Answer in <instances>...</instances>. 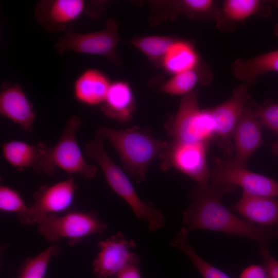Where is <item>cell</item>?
<instances>
[{
	"label": "cell",
	"instance_id": "34",
	"mask_svg": "<svg viewBox=\"0 0 278 278\" xmlns=\"http://www.w3.org/2000/svg\"><path fill=\"white\" fill-rule=\"evenodd\" d=\"M274 33L276 36L278 37V23H277L274 27Z\"/></svg>",
	"mask_w": 278,
	"mask_h": 278
},
{
	"label": "cell",
	"instance_id": "4",
	"mask_svg": "<svg viewBox=\"0 0 278 278\" xmlns=\"http://www.w3.org/2000/svg\"><path fill=\"white\" fill-rule=\"evenodd\" d=\"M164 127L168 135L176 141L198 143L215 139L210 108L199 107L196 90L183 96L177 113L167 118Z\"/></svg>",
	"mask_w": 278,
	"mask_h": 278
},
{
	"label": "cell",
	"instance_id": "16",
	"mask_svg": "<svg viewBox=\"0 0 278 278\" xmlns=\"http://www.w3.org/2000/svg\"><path fill=\"white\" fill-rule=\"evenodd\" d=\"M0 113L19 125L23 131L30 132L36 118L33 105L19 83L4 82L0 92Z\"/></svg>",
	"mask_w": 278,
	"mask_h": 278
},
{
	"label": "cell",
	"instance_id": "15",
	"mask_svg": "<svg viewBox=\"0 0 278 278\" xmlns=\"http://www.w3.org/2000/svg\"><path fill=\"white\" fill-rule=\"evenodd\" d=\"M262 126L255 110L246 106L232 134L234 162L247 167L249 158L263 144Z\"/></svg>",
	"mask_w": 278,
	"mask_h": 278
},
{
	"label": "cell",
	"instance_id": "1",
	"mask_svg": "<svg viewBox=\"0 0 278 278\" xmlns=\"http://www.w3.org/2000/svg\"><path fill=\"white\" fill-rule=\"evenodd\" d=\"M224 193L210 185L203 190L197 187L189 194L191 203L183 214L182 222L188 232L197 230L218 231L256 241L260 247L278 239V227L252 223L236 216L222 204Z\"/></svg>",
	"mask_w": 278,
	"mask_h": 278
},
{
	"label": "cell",
	"instance_id": "32",
	"mask_svg": "<svg viewBox=\"0 0 278 278\" xmlns=\"http://www.w3.org/2000/svg\"><path fill=\"white\" fill-rule=\"evenodd\" d=\"M140 264L131 265L123 270L116 278H142Z\"/></svg>",
	"mask_w": 278,
	"mask_h": 278
},
{
	"label": "cell",
	"instance_id": "22",
	"mask_svg": "<svg viewBox=\"0 0 278 278\" xmlns=\"http://www.w3.org/2000/svg\"><path fill=\"white\" fill-rule=\"evenodd\" d=\"M189 232L182 227L170 242L171 246L184 252L192 262L203 278H231L228 274L201 257L188 241Z\"/></svg>",
	"mask_w": 278,
	"mask_h": 278
},
{
	"label": "cell",
	"instance_id": "3",
	"mask_svg": "<svg viewBox=\"0 0 278 278\" xmlns=\"http://www.w3.org/2000/svg\"><path fill=\"white\" fill-rule=\"evenodd\" d=\"M104 140L97 130L94 137L85 145V154L98 164L111 188L129 204L137 218L147 223L149 231L163 228L166 223L164 215L153 203L140 198L126 175L107 153Z\"/></svg>",
	"mask_w": 278,
	"mask_h": 278
},
{
	"label": "cell",
	"instance_id": "19",
	"mask_svg": "<svg viewBox=\"0 0 278 278\" xmlns=\"http://www.w3.org/2000/svg\"><path fill=\"white\" fill-rule=\"evenodd\" d=\"M111 82L102 72L88 68L75 79L73 94L78 102L89 106L101 105L104 101Z\"/></svg>",
	"mask_w": 278,
	"mask_h": 278
},
{
	"label": "cell",
	"instance_id": "8",
	"mask_svg": "<svg viewBox=\"0 0 278 278\" xmlns=\"http://www.w3.org/2000/svg\"><path fill=\"white\" fill-rule=\"evenodd\" d=\"M119 42L118 26L113 19H108L102 30L87 32H75L71 24L60 37L55 45L59 54L66 51L102 56L115 64L120 61L116 54V47Z\"/></svg>",
	"mask_w": 278,
	"mask_h": 278
},
{
	"label": "cell",
	"instance_id": "21",
	"mask_svg": "<svg viewBox=\"0 0 278 278\" xmlns=\"http://www.w3.org/2000/svg\"><path fill=\"white\" fill-rule=\"evenodd\" d=\"M199 57L194 46L184 41H175L162 62L163 67L173 75L197 69Z\"/></svg>",
	"mask_w": 278,
	"mask_h": 278
},
{
	"label": "cell",
	"instance_id": "13",
	"mask_svg": "<svg viewBox=\"0 0 278 278\" xmlns=\"http://www.w3.org/2000/svg\"><path fill=\"white\" fill-rule=\"evenodd\" d=\"M3 156L17 170L32 169L39 174L52 175L55 167L51 157V147L42 142L33 144L11 140L1 146Z\"/></svg>",
	"mask_w": 278,
	"mask_h": 278
},
{
	"label": "cell",
	"instance_id": "14",
	"mask_svg": "<svg viewBox=\"0 0 278 278\" xmlns=\"http://www.w3.org/2000/svg\"><path fill=\"white\" fill-rule=\"evenodd\" d=\"M83 0H40L36 6L34 18L47 31H65L85 11Z\"/></svg>",
	"mask_w": 278,
	"mask_h": 278
},
{
	"label": "cell",
	"instance_id": "24",
	"mask_svg": "<svg viewBox=\"0 0 278 278\" xmlns=\"http://www.w3.org/2000/svg\"><path fill=\"white\" fill-rule=\"evenodd\" d=\"M61 252L60 246L53 245L33 258L27 259L21 268L18 278H44L51 259Z\"/></svg>",
	"mask_w": 278,
	"mask_h": 278
},
{
	"label": "cell",
	"instance_id": "11",
	"mask_svg": "<svg viewBox=\"0 0 278 278\" xmlns=\"http://www.w3.org/2000/svg\"><path fill=\"white\" fill-rule=\"evenodd\" d=\"M81 123L76 115L68 118L59 140L51 147V157L56 168H61L68 174L79 175L89 180L95 176L97 168L86 161L79 146L77 132Z\"/></svg>",
	"mask_w": 278,
	"mask_h": 278
},
{
	"label": "cell",
	"instance_id": "5",
	"mask_svg": "<svg viewBox=\"0 0 278 278\" xmlns=\"http://www.w3.org/2000/svg\"><path fill=\"white\" fill-rule=\"evenodd\" d=\"M108 227L96 211H73L48 215L37 224V231L48 241L66 239L74 246L88 236L105 232Z\"/></svg>",
	"mask_w": 278,
	"mask_h": 278
},
{
	"label": "cell",
	"instance_id": "12",
	"mask_svg": "<svg viewBox=\"0 0 278 278\" xmlns=\"http://www.w3.org/2000/svg\"><path fill=\"white\" fill-rule=\"evenodd\" d=\"M249 87L246 84H241L233 90L231 96L226 100L210 108L215 139L228 155L233 151L231 140L234 130L250 99Z\"/></svg>",
	"mask_w": 278,
	"mask_h": 278
},
{
	"label": "cell",
	"instance_id": "31",
	"mask_svg": "<svg viewBox=\"0 0 278 278\" xmlns=\"http://www.w3.org/2000/svg\"><path fill=\"white\" fill-rule=\"evenodd\" d=\"M239 278H268L263 265L253 264L245 268Z\"/></svg>",
	"mask_w": 278,
	"mask_h": 278
},
{
	"label": "cell",
	"instance_id": "18",
	"mask_svg": "<svg viewBox=\"0 0 278 278\" xmlns=\"http://www.w3.org/2000/svg\"><path fill=\"white\" fill-rule=\"evenodd\" d=\"M135 100L130 85L122 81L111 82L105 99L100 105L102 113L107 117L121 123L133 118Z\"/></svg>",
	"mask_w": 278,
	"mask_h": 278
},
{
	"label": "cell",
	"instance_id": "23",
	"mask_svg": "<svg viewBox=\"0 0 278 278\" xmlns=\"http://www.w3.org/2000/svg\"><path fill=\"white\" fill-rule=\"evenodd\" d=\"M263 7V2L258 0H226L222 4L220 20L241 22L258 13Z\"/></svg>",
	"mask_w": 278,
	"mask_h": 278
},
{
	"label": "cell",
	"instance_id": "25",
	"mask_svg": "<svg viewBox=\"0 0 278 278\" xmlns=\"http://www.w3.org/2000/svg\"><path fill=\"white\" fill-rule=\"evenodd\" d=\"M174 41L167 37L149 36L135 38L132 41V44L151 60L162 62Z\"/></svg>",
	"mask_w": 278,
	"mask_h": 278
},
{
	"label": "cell",
	"instance_id": "29",
	"mask_svg": "<svg viewBox=\"0 0 278 278\" xmlns=\"http://www.w3.org/2000/svg\"><path fill=\"white\" fill-rule=\"evenodd\" d=\"M255 113L263 126L278 134V103L260 107L255 110Z\"/></svg>",
	"mask_w": 278,
	"mask_h": 278
},
{
	"label": "cell",
	"instance_id": "17",
	"mask_svg": "<svg viewBox=\"0 0 278 278\" xmlns=\"http://www.w3.org/2000/svg\"><path fill=\"white\" fill-rule=\"evenodd\" d=\"M231 208L248 221L265 227H278V199L242 192Z\"/></svg>",
	"mask_w": 278,
	"mask_h": 278
},
{
	"label": "cell",
	"instance_id": "9",
	"mask_svg": "<svg viewBox=\"0 0 278 278\" xmlns=\"http://www.w3.org/2000/svg\"><path fill=\"white\" fill-rule=\"evenodd\" d=\"M98 252L92 263L93 272L97 278H116L125 268L140 264L141 259L135 253L136 243L127 239L121 232L97 243Z\"/></svg>",
	"mask_w": 278,
	"mask_h": 278
},
{
	"label": "cell",
	"instance_id": "2",
	"mask_svg": "<svg viewBox=\"0 0 278 278\" xmlns=\"http://www.w3.org/2000/svg\"><path fill=\"white\" fill-rule=\"evenodd\" d=\"M98 130L118 153L125 171L137 184L146 180L151 163L168 143L137 126L120 130L102 126Z\"/></svg>",
	"mask_w": 278,
	"mask_h": 278
},
{
	"label": "cell",
	"instance_id": "6",
	"mask_svg": "<svg viewBox=\"0 0 278 278\" xmlns=\"http://www.w3.org/2000/svg\"><path fill=\"white\" fill-rule=\"evenodd\" d=\"M211 171V186L224 193L234 190L237 187L249 194L278 197V182L264 175L253 172L233 160L214 159Z\"/></svg>",
	"mask_w": 278,
	"mask_h": 278
},
{
	"label": "cell",
	"instance_id": "33",
	"mask_svg": "<svg viewBox=\"0 0 278 278\" xmlns=\"http://www.w3.org/2000/svg\"><path fill=\"white\" fill-rule=\"evenodd\" d=\"M271 149L274 154L278 155V141L272 145Z\"/></svg>",
	"mask_w": 278,
	"mask_h": 278
},
{
	"label": "cell",
	"instance_id": "7",
	"mask_svg": "<svg viewBox=\"0 0 278 278\" xmlns=\"http://www.w3.org/2000/svg\"><path fill=\"white\" fill-rule=\"evenodd\" d=\"M209 143L168 141L159 155L162 170L175 168L190 178L199 188L207 189L211 177L206 161Z\"/></svg>",
	"mask_w": 278,
	"mask_h": 278
},
{
	"label": "cell",
	"instance_id": "10",
	"mask_svg": "<svg viewBox=\"0 0 278 278\" xmlns=\"http://www.w3.org/2000/svg\"><path fill=\"white\" fill-rule=\"evenodd\" d=\"M77 185L73 178L51 185H42L32 195L33 203L27 212L17 218L25 225L38 224L48 215L67 209L72 204Z\"/></svg>",
	"mask_w": 278,
	"mask_h": 278
},
{
	"label": "cell",
	"instance_id": "20",
	"mask_svg": "<svg viewBox=\"0 0 278 278\" xmlns=\"http://www.w3.org/2000/svg\"><path fill=\"white\" fill-rule=\"evenodd\" d=\"M234 77L249 86L255 85L262 76L278 73V49L247 59H238L231 66Z\"/></svg>",
	"mask_w": 278,
	"mask_h": 278
},
{
	"label": "cell",
	"instance_id": "30",
	"mask_svg": "<svg viewBox=\"0 0 278 278\" xmlns=\"http://www.w3.org/2000/svg\"><path fill=\"white\" fill-rule=\"evenodd\" d=\"M259 253L268 278H278V260L270 253L268 246L260 247Z\"/></svg>",
	"mask_w": 278,
	"mask_h": 278
},
{
	"label": "cell",
	"instance_id": "28",
	"mask_svg": "<svg viewBox=\"0 0 278 278\" xmlns=\"http://www.w3.org/2000/svg\"><path fill=\"white\" fill-rule=\"evenodd\" d=\"M27 205L20 193L7 186H0V210L5 212L15 213L17 218L27 211Z\"/></svg>",
	"mask_w": 278,
	"mask_h": 278
},
{
	"label": "cell",
	"instance_id": "26",
	"mask_svg": "<svg viewBox=\"0 0 278 278\" xmlns=\"http://www.w3.org/2000/svg\"><path fill=\"white\" fill-rule=\"evenodd\" d=\"M200 75L197 69L173 75L162 86V92L172 95L184 96L192 92L200 81Z\"/></svg>",
	"mask_w": 278,
	"mask_h": 278
},
{
	"label": "cell",
	"instance_id": "27",
	"mask_svg": "<svg viewBox=\"0 0 278 278\" xmlns=\"http://www.w3.org/2000/svg\"><path fill=\"white\" fill-rule=\"evenodd\" d=\"M182 12L187 14L219 20L221 11L212 0H184L178 3Z\"/></svg>",
	"mask_w": 278,
	"mask_h": 278
}]
</instances>
